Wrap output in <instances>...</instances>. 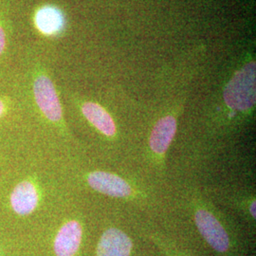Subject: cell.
<instances>
[{
    "label": "cell",
    "mask_w": 256,
    "mask_h": 256,
    "mask_svg": "<svg viewBox=\"0 0 256 256\" xmlns=\"http://www.w3.org/2000/svg\"><path fill=\"white\" fill-rule=\"evenodd\" d=\"M132 241L126 232L117 228L104 232L97 246V256H130Z\"/></svg>",
    "instance_id": "ba28073f"
},
{
    "label": "cell",
    "mask_w": 256,
    "mask_h": 256,
    "mask_svg": "<svg viewBox=\"0 0 256 256\" xmlns=\"http://www.w3.org/2000/svg\"><path fill=\"white\" fill-rule=\"evenodd\" d=\"M82 178L93 191L110 198H131L136 196V190L132 184L118 174L93 170L82 173Z\"/></svg>",
    "instance_id": "277c9868"
},
{
    "label": "cell",
    "mask_w": 256,
    "mask_h": 256,
    "mask_svg": "<svg viewBox=\"0 0 256 256\" xmlns=\"http://www.w3.org/2000/svg\"><path fill=\"white\" fill-rule=\"evenodd\" d=\"M32 21L37 30L46 36L59 34L64 28V16L62 10L50 5L39 7L34 12Z\"/></svg>",
    "instance_id": "30bf717a"
},
{
    "label": "cell",
    "mask_w": 256,
    "mask_h": 256,
    "mask_svg": "<svg viewBox=\"0 0 256 256\" xmlns=\"http://www.w3.org/2000/svg\"><path fill=\"white\" fill-rule=\"evenodd\" d=\"M189 204L194 224L202 238L216 252H227L230 247V238L222 221L221 212L200 194H192Z\"/></svg>",
    "instance_id": "7a4b0ae2"
},
{
    "label": "cell",
    "mask_w": 256,
    "mask_h": 256,
    "mask_svg": "<svg viewBox=\"0 0 256 256\" xmlns=\"http://www.w3.org/2000/svg\"><path fill=\"white\" fill-rule=\"evenodd\" d=\"M28 68L26 72L23 70L16 92L23 112L30 108V113H36L38 119L66 133L62 104L52 79L37 66Z\"/></svg>",
    "instance_id": "6da1fadb"
},
{
    "label": "cell",
    "mask_w": 256,
    "mask_h": 256,
    "mask_svg": "<svg viewBox=\"0 0 256 256\" xmlns=\"http://www.w3.org/2000/svg\"><path fill=\"white\" fill-rule=\"evenodd\" d=\"M223 99L227 108L239 113L250 112L256 106V62L238 70L227 84Z\"/></svg>",
    "instance_id": "3957f363"
},
{
    "label": "cell",
    "mask_w": 256,
    "mask_h": 256,
    "mask_svg": "<svg viewBox=\"0 0 256 256\" xmlns=\"http://www.w3.org/2000/svg\"><path fill=\"white\" fill-rule=\"evenodd\" d=\"M19 0H0V72L7 64L16 40V19Z\"/></svg>",
    "instance_id": "5b68a950"
},
{
    "label": "cell",
    "mask_w": 256,
    "mask_h": 256,
    "mask_svg": "<svg viewBox=\"0 0 256 256\" xmlns=\"http://www.w3.org/2000/svg\"><path fill=\"white\" fill-rule=\"evenodd\" d=\"M82 222L78 218L64 221L55 234L54 252L55 256H76L82 244Z\"/></svg>",
    "instance_id": "8992f818"
},
{
    "label": "cell",
    "mask_w": 256,
    "mask_h": 256,
    "mask_svg": "<svg viewBox=\"0 0 256 256\" xmlns=\"http://www.w3.org/2000/svg\"><path fill=\"white\" fill-rule=\"evenodd\" d=\"M12 122H24L27 124L21 102L18 94L16 95V92L14 96L0 94V124Z\"/></svg>",
    "instance_id": "7c38bea8"
},
{
    "label": "cell",
    "mask_w": 256,
    "mask_h": 256,
    "mask_svg": "<svg viewBox=\"0 0 256 256\" xmlns=\"http://www.w3.org/2000/svg\"><path fill=\"white\" fill-rule=\"evenodd\" d=\"M178 120L174 115H166L158 120L148 138L150 153L158 160H164L165 156L176 136Z\"/></svg>",
    "instance_id": "52a82bcc"
},
{
    "label": "cell",
    "mask_w": 256,
    "mask_h": 256,
    "mask_svg": "<svg viewBox=\"0 0 256 256\" xmlns=\"http://www.w3.org/2000/svg\"><path fill=\"white\" fill-rule=\"evenodd\" d=\"M80 110L84 118L102 136L114 138L117 128L110 113L102 106L94 102H82Z\"/></svg>",
    "instance_id": "9c48e42d"
},
{
    "label": "cell",
    "mask_w": 256,
    "mask_h": 256,
    "mask_svg": "<svg viewBox=\"0 0 256 256\" xmlns=\"http://www.w3.org/2000/svg\"><path fill=\"white\" fill-rule=\"evenodd\" d=\"M30 132V128L24 122L0 124V162Z\"/></svg>",
    "instance_id": "8fae6325"
}]
</instances>
